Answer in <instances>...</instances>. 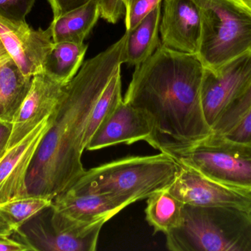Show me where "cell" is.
<instances>
[{
	"mask_svg": "<svg viewBox=\"0 0 251 251\" xmlns=\"http://www.w3.org/2000/svg\"><path fill=\"white\" fill-rule=\"evenodd\" d=\"M65 85L44 73L32 77L29 92L13 121L7 150L20 142L52 113Z\"/></svg>",
	"mask_w": 251,
	"mask_h": 251,
	"instance_id": "obj_13",
	"label": "cell"
},
{
	"mask_svg": "<svg viewBox=\"0 0 251 251\" xmlns=\"http://www.w3.org/2000/svg\"><path fill=\"white\" fill-rule=\"evenodd\" d=\"M151 129L144 116L122 100L96 131L85 150H101L119 144H131L150 139Z\"/></svg>",
	"mask_w": 251,
	"mask_h": 251,
	"instance_id": "obj_14",
	"label": "cell"
},
{
	"mask_svg": "<svg viewBox=\"0 0 251 251\" xmlns=\"http://www.w3.org/2000/svg\"><path fill=\"white\" fill-rule=\"evenodd\" d=\"M15 230L0 215V236L11 237Z\"/></svg>",
	"mask_w": 251,
	"mask_h": 251,
	"instance_id": "obj_31",
	"label": "cell"
},
{
	"mask_svg": "<svg viewBox=\"0 0 251 251\" xmlns=\"http://www.w3.org/2000/svg\"><path fill=\"white\" fill-rule=\"evenodd\" d=\"M251 108V84L246 91L234 100L212 127V132L226 134L243 119Z\"/></svg>",
	"mask_w": 251,
	"mask_h": 251,
	"instance_id": "obj_23",
	"label": "cell"
},
{
	"mask_svg": "<svg viewBox=\"0 0 251 251\" xmlns=\"http://www.w3.org/2000/svg\"><path fill=\"white\" fill-rule=\"evenodd\" d=\"M13 123L0 121V159L7 150L9 140L11 136Z\"/></svg>",
	"mask_w": 251,
	"mask_h": 251,
	"instance_id": "obj_30",
	"label": "cell"
},
{
	"mask_svg": "<svg viewBox=\"0 0 251 251\" xmlns=\"http://www.w3.org/2000/svg\"><path fill=\"white\" fill-rule=\"evenodd\" d=\"M51 203L52 200L44 197H19L0 205V215L16 231Z\"/></svg>",
	"mask_w": 251,
	"mask_h": 251,
	"instance_id": "obj_22",
	"label": "cell"
},
{
	"mask_svg": "<svg viewBox=\"0 0 251 251\" xmlns=\"http://www.w3.org/2000/svg\"><path fill=\"white\" fill-rule=\"evenodd\" d=\"M104 225L78 222L51 203L16 229L13 235L32 251H94Z\"/></svg>",
	"mask_w": 251,
	"mask_h": 251,
	"instance_id": "obj_7",
	"label": "cell"
},
{
	"mask_svg": "<svg viewBox=\"0 0 251 251\" xmlns=\"http://www.w3.org/2000/svg\"><path fill=\"white\" fill-rule=\"evenodd\" d=\"M50 124V116L0 159V205L26 197L28 169Z\"/></svg>",
	"mask_w": 251,
	"mask_h": 251,
	"instance_id": "obj_12",
	"label": "cell"
},
{
	"mask_svg": "<svg viewBox=\"0 0 251 251\" xmlns=\"http://www.w3.org/2000/svg\"><path fill=\"white\" fill-rule=\"evenodd\" d=\"M123 2L124 5L125 7V15L127 14L129 11L130 7H131V4L134 2V0H122Z\"/></svg>",
	"mask_w": 251,
	"mask_h": 251,
	"instance_id": "obj_33",
	"label": "cell"
},
{
	"mask_svg": "<svg viewBox=\"0 0 251 251\" xmlns=\"http://www.w3.org/2000/svg\"><path fill=\"white\" fill-rule=\"evenodd\" d=\"M180 169L166 153L129 156L86 170L66 192L75 195L110 193L135 203L169 188Z\"/></svg>",
	"mask_w": 251,
	"mask_h": 251,
	"instance_id": "obj_3",
	"label": "cell"
},
{
	"mask_svg": "<svg viewBox=\"0 0 251 251\" xmlns=\"http://www.w3.org/2000/svg\"><path fill=\"white\" fill-rule=\"evenodd\" d=\"M184 204L171 194L169 188L152 195L147 200L145 213L153 233L167 234L182 221Z\"/></svg>",
	"mask_w": 251,
	"mask_h": 251,
	"instance_id": "obj_20",
	"label": "cell"
},
{
	"mask_svg": "<svg viewBox=\"0 0 251 251\" xmlns=\"http://www.w3.org/2000/svg\"><path fill=\"white\" fill-rule=\"evenodd\" d=\"M165 235L172 251H251V212L184 204L181 224Z\"/></svg>",
	"mask_w": 251,
	"mask_h": 251,
	"instance_id": "obj_4",
	"label": "cell"
},
{
	"mask_svg": "<svg viewBox=\"0 0 251 251\" xmlns=\"http://www.w3.org/2000/svg\"><path fill=\"white\" fill-rule=\"evenodd\" d=\"M32 78L22 73L0 41V121L13 123L29 92Z\"/></svg>",
	"mask_w": 251,
	"mask_h": 251,
	"instance_id": "obj_16",
	"label": "cell"
},
{
	"mask_svg": "<svg viewBox=\"0 0 251 251\" xmlns=\"http://www.w3.org/2000/svg\"><path fill=\"white\" fill-rule=\"evenodd\" d=\"M234 1L251 11V0H234Z\"/></svg>",
	"mask_w": 251,
	"mask_h": 251,
	"instance_id": "obj_32",
	"label": "cell"
},
{
	"mask_svg": "<svg viewBox=\"0 0 251 251\" xmlns=\"http://www.w3.org/2000/svg\"><path fill=\"white\" fill-rule=\"evenodd\" d=\"M205 68L196 55L159 46L135 66L124 100L151 129L148 144L176 159L212 132L202 109Z\"/></svg>",
	"mask_w": 251,
	"mask_h": 251,
	"instance_id": "obj_1",
	"label": "cell"
},
{
	"mask_svg": "<svg viewBox=\"0 0 251 251\" xmlns=\"http://www.w3.org/2000/svg\"><path fill=\"white\" fill-rule=\"evenodd\" d=\"M176 160L208 179L251 193V143L212 132Z\"/></svg>",
	"mask_w": 251,
	"mask_h": 251,
	"instance_id": "obj_6",
	"label": "cell"
},
{
	"mask_svg": "<svg viewBox=\"0 0 251 251\" xmlns=\"http://www.w3.org/2000/svg\"><path fill=\"white\" fill-rule=\"evenodd\" d=\"M122 89V75L119 69L112 77L93 109L84 138L85 149L100 125L123 100Z\"/></svg>",
	"mask_w": 251,
	"mask_h": 251,
	"instance_id": "obj_21",
	"label": "cell"
},
{
	"mask_svg": "<svg viewBox=\"0 0 251 251\" xmlns=\"http://www.w3.org/2000/svg\"><path fill=\"white\" fill-rule=\"evenodd\" d=\"M251 84V53L230 62L218 73L205 69L201 97L203 114L211 128Z\"/></svg>",
	"mask_w": 251,
	"mask_h": 251,
	"instance_id": "obj_8",
	"label": "cell"
},
{
	"mask_svg": "<svg viewBox=\"0 0 251 251\" xmlns=\"http://www.w3.org/2000/svg\"><path fill=\"white\" fill-rule=\"evenodd\" d=\"M101 17L109 23L116 24L125 13L122 0H97Z\"/></svg>",
	"mask_w": 251,
	"mask_h": 251,
	"instance_id": "obj_26",
	"label": "cell"
},
{
	"mask_svg": "<svg viewBox=\"0 0 251 251\" xmlns=\"http://www.w3.org/2000/svg\"><path fill=\"white\" fill-rule=\"evenodd\" d=\"M100 17L97 0H88L79 7L53 19L49 27L53 42L83 44Z\"/></svg>",
	"mask_w": 251,
	"mask_h": 251,
	"instance_id": "obj_17",
	"label": "cell"
},
{
	"mask_svg": "<svg viewBox=\"0 0 251 251\" xmlns=\"http://www.w3.org/2000/svg\"><path fill=\"white\" fill-rule=\"evenodd\" d=\"M29 247L7 236H0V251H28Z\"/></svg>",
	"mask_w": 251,
	"mask_h": 251,
	"instance_id": "obj_29",
	"label": "cell"
},
{
	"mask_svg": "<svg viewBox=\"0 0 251 251\" xmlns=\"http://www.w3.org/2000/svg\"><path fill=\"white\" fill-rule=\"evenodd\" d=\"M224 135L235 141L251 143V108L238 124Z\"/></svg>",
	"mask_w": 251,
	"mask_h": 251,
	"instance_id": "obj_27",
	"label": "cell"
},
{
	"mask_svg": "<svg viewBox=\"0 0 251 251\" xmlns=\"http://www.w3.org/2000/svg\"><path fill=\"white\" fill-rule=\"evenodd\" d=\"M161 4L152 10L137 28L126 32L124 60L125 63L138 66L152 56L161 44L159 32Z\"/></svg>",
	"mask_w": 251,
	"mask_h": 251,
	"instance_id": "obj_18",
	"label": "cell"
},
{
	"mask_svg": "<svg viewBox=\"0 0 251 251\" xmlns=\"http://www.w3.org/2000/svg\"><path fill=\"white\" fill-rule=\"evenodd\" d=\"M0 41L25 76L44 73L46 58L54 43L50 28L35 29L26 22L0 19Z\"/></svg>",
	"mask_w": 251,
	"mask_h": 251,
	"instance_id": "obj_10",
	"label": "cell"
},
{
	"mask_svg": "<svg viewBox=\"0 0 251 251\" xmlns=\"http://www.w3.org/2000/svg\"><path fill=\"white\" fill-rule=\"evenodd\" d=\"M162 0H134L129 11L125 15L126 31L130 32L158 5Z\"/></svg>",
	"mask_w": 251,
	"mask_h": 251,
	"instance_id": "obj_25",
	"label": "cell"
},
{
	"mask_svg": "<svg viewBox=\"0 0 251 251\" xmlns=\"http://www.w3.org/2000/svg\"><path fill=\"white\" fill-rule=\"evenodd\" d=\"M36 0H0V19L10 22H25Z\"/></svg>",
	"mask_w": 251,
	"mask_h": 251,
	"instance_id": "obj_24",
	"label": "cell"
},
{
	"mask_svg": "<svg viewBox=\"0 0 251 251\" xmlns=\"http://www.w3.org/2000/svg\"><path fill=\"white\" fill-rule=\"evenodd\" d=\"M159 32L161 44L197 55L201 35L200 10L193 0H164Z\"/></svg>",
	"mask_w": 251,
	"mask_h": 251,
	"instance_id": "obj_11",
	"label": "cell"
},
{
	"mask_svg": "<svg viewBox=\"0 0 251 251\" xmlns=\"http://www.w3.org/2000/svg\"><path fill=\"white\" fill-rule=\"evenodd\" d=\"M132 203L126 197L110 193L75 195L65 192L52 200L57 210L86 224H105Z\"/></svg>",
	"mask_w": 251,
	"mask_h": 251,
	"instance_id": "obj_15",
	"label": "cell"
},
{
	"mask_svg": "<svg viewBox=\"0 0 251 251\" xmlns=\"http://www.w3.org/2000/svg\"><path fill=\"white\" fill-rule=\"evenodd\" d=\"M127 34L86 60L50 115V128L37 148L26 178V197L52 200L85 173L82 156L91 112L114 74L125 63Z\"/></svg>",
	"mask_w": 251,
	"mask_h": 251,
	"instance_id": "obj_2",
	"label": "cell"
},
{
	"mask_svg": "<svg viewBox=\"0 0 251 251\" xmlns=\"http://www.w3.org/2000/svg\"><path fill=\"white\" fill-rule=\"evenodd\" d=\"M169 191L184 204L236 208L251 212V193L208 179L184 165H180L179 171Z\"/></svg>",
	"mask_w": 251,
	"mask_h": 251,
	"instance_id": "obj_9",
	"label": "cell"
},
{
	"mask_svg": "<svg viewBox=\"0 0 251 251\" xmlns=\"http://www.w3.org/2000/svg\"><path fill=\"white\" fill-rule=\"evenodd\" d=\"M88 47L85 43H53L46 58L44 73L60 84H68L80 69Z\"/></svg>",
	"mask_w": 251,
	"mask_h": 251,
	"instance_id": "obj_19",
	"label": "cell"
},
{
	"mask_svg": "<svg viewBox=\"0 0 251 251\" xmlns=\"http://www.w3.org/2000/svg\"><path fill=\"white\" fill-rule=\"evenodd\" d=\"M200 10L201 35L196 56L216 74L251 53V11L234 0H193Z\"/></svg>",
	"mask_w": 251,
	"mask_h": 251,
	"instance_id": "obj_5",
	"label": "cell"
},
{
	"mask_svg": "<svg viewBox=\"0 0 251 251\" xmlns=\"http://www.w3.org/2000/svg\"><path fill=\"white\" fill-rule=\"evenodd\" d=\"M88 0H47L53 13V19L79 7Z\"/></svg>",
	"mask_w": 251,
	"mask_h": 251,
	"instance_id": "obj_28",
	"label": "cell"
}]
</instances>
